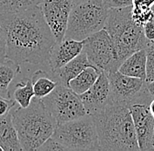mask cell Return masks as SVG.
Masks as SVG:
<instances>
[{
    "mask_svg": "<svg viewBox=\"0 0 154 151\" xmlns=\"http://www.w3.org/2000/svg\"><path fill=\"white\" fill-rule=\"evenodd\" d=\"M11 119L22 150H37L53 135L57 122L48 112L42 100L33 97L27 107L11 109Z\"/></svg>",
    "mask_w": 154,
    "mask_h": 151,
    "instance_id": "obj_3",
    "label": "cell"
},
{
    "mask_svg": "<svg viewBox=\"0 0 154 151\" xmlns=\"http://www.w3.org/2000/svg\"><path fill=\"white\" fill-rule=\"evenodd\" d=\"M91 65L92 64L88 61L85 52L82 51L78 56L52 74L59 83L68 86V83L72 79L78 75L87 66Z\"/></svg>",
    "mask_w": 154,
    "mask_h": 151,
    "instance_id": "obj_15",
    "label": "cell"
},
{
    "mask_svg": "<svg viewBox=\"0 0 154 151\" xmlns=\"http://www.w3.org/2000/svg\"><path fill=\"white\" fill-rule=\"evenodd\" d=\"M130 110L134 123L139 149L142 151L153 150L154 117L150 111L149 104H133L130 106Z\"/></svg>",
    "mask_w": 154,
    "mask_h": 151,
    "instance_id": "obj_11",
    "label": "cell"
},
{
    "mask_svg": "<svg viewBox=\"0 0 154 151\" xmlns=\"http://www.w3.org/2000/svg\"><path fill=\"white\" fill-rule=\"evenodd\" d=\"M149 108H150V111L152 114V116L154 117V98L152 99V101H151V103L149 104Z\"/></svg>",
    "mask_w": 154,
    "mask_h": 151,
    "instance_id": "obj_31",
    "label": "cell"
},
{
    "mask_svg": "<svg viewBox=\"0 0 154 151\" xmlns=\"http://www.w3.org/2000/svg\"><path fill=\"white\" fill-rule=\"evenodd\" d=\"M6 52H7V46H6V38L5 31L0 25V63L5 61L6 59Z\"/></svg>",
    "mask_w": 154,
    "mask_h": 151,
    "instance_id": "obj_28",
    "label": "cell"
},
{
    "mask_svg": "<svg viewBox=\"0 0 154 151\" xmlns=\"http://www.w3.org/2000/svg\"><path fill=\"white\" fill-rule=\"evenodd\" d=\"M152 11H154V5H152Z\"/></svg>",
    "mask_w": 154,
    "mask_h": 151,
    "instance_id": "obj_35",
    "label": "cell"
},
{
    "mask_svg": "<svg viewBox=\"0 0 154 151\" xmlns=\"http://www.w3.org/2000/svg\"><path fill=\"white\" fill-rule=\"evenodd\" d=\"M19 66L9 59L0 63V95L9 98V86L20 71Z\"/></svg>",
    "mask_w": 154,
    "mask_h": 151,
    "instance_id": "obj_19",
    "label": "cell"
},
{
    "mask_svg": "<svg viewBox=\"0 0 154 151\" xmlns=\"http://www.w3.org/2000/svg\"><path fill=\"white\" fill-rule=\"evenodd\" d=\"M0 151H4V149H3V148L1 147V145H0Z\"/></svg>",
    "mask_w": 154,
    "mask_h": 151,
    "instance_id": "obj_34",
    "label": "cell"
},
{
    "mask_svg": "<svg viewBox=\"0 0 154 151\" xmlns=\"http://www.w3.org/2000/svg\"><path fill=\"white\" fill-rule=\"evenodd\" d=\"M101 71L102 70L93 65L87 66L84 70L69 81L68 87H70L78 95L84 94L94 85L101 74Z\"/></svg>",
    "mask_w": 154,
    "mask_h": 151,
    "instance_id": "obj_17",
    "label": "cell"
},
{
    "mask_svg": "<svg viewBox=\"0 0 154 151\" xmlns=\"http://www.w3.org/2000/svg\"><path fill=\"white\" fill-rule=\"evenodd\" d=\"M90 116L96 123L101 150H140L129 107L109 101Z\"/></svg>",
    "mask_w": 154,
    "mask_h": 151,
    "instance_id": "obj_2",
    "label": "cell"
},
{
    "mask_svg": "<svg viewBox=\"0 0 154 151\" xmlns=\"http://www.w3.org/2000/svg\"><path fill=\"white\" fill-rule=\"evenodd\" d=\"M32 81L34 96L39 99L50 95L59 83L50 71L47 72L45 70L36 71L32 74Z\"/></svg>",
    "mask_w": 154,
    "mask_h": 151,
    "instance_id": "obj_18",
    "label": "cell"
},
{
    "mask_svg": "<svg viewBox=\"0 0 154 151\" xmlns=\"http://www.w3.org/2000/svg\"><path fill=\"white\" fill-rule=\"evenodd\" d=\"M52 136L67 150H101L96 123L88 114L57 124Z\"/></svg>",
    "mask_w": 154,
    "mask_h": 151,
    "instance_id": "obj_6",
    "label": "cell"
},
{
    "mask_svg": "<svg viewBox=\"0 0 154 151\" xmlns=\"http://www.w3.org/2000/svg\"><path fill=\"white\" fill-rule=\"evenodd\" d=\"M83 51L88 61L106 73L118 70L116 52L112 40L105 29H102L84 39Z\"/></svg>",
    "mask_w": 154,
    "mask_h": 151,
    "instance_id": "obj_9",
    "label": "cell"
},
{
    "mask_svg": "<svg viewBox=\"0 0 154 151\" xmlns=\"http://www.w3.org/2000/svg\"><path fill=\"white\" fill-rule=\"evenodd\" d=\"M153 13L152 8L131 5V17L135 23L139 26H144Z\"/></svg>",
    "mask_w": 154,
    "mask_h": 151,
    "instance_id": "obj_22",
    "label": "cell"
},
{
    "mask_svg": "<svg viewBox=\"0 0 154 151\" xmlns=\"http://www.w3.org/2000/svg\"><path fill=\"white\" fill-rule=\"evenodd\" d=\"M104 29L112 40L118 66L132 53L152 44L145 38L143 27L133 21L131 6L108 9Z\"/></svg>",
    "mask_w": 154,
    "mask_h": 151,
    "instance_id": "obj_4",
    "label": "cell"
},
{
    "mask_svg": "<svg viewBox=\"0 0 154 151\" xmlns=\"http://www.w3.org/2000/svg\"><path fill=\"white\" fill-rule=\"evenodd\" d=\"M84 1H87V0H72L73 5H77V4L82 3V2H84Z\"/></svg>",
    "mask_w": 154,
    "mask_h": 151,
    "instance_id": "obj_32",
    "label": "cell"
},
{
    "mask_svg": "<svg viewBox=\"0 0 154 151\" xmlns=\"http://www.w3.org/2000/svg\"><path fill=\"white\" fill-rule=\"evenodd\" d=\"M147 52L142 49L126 58L118 67L121 74L125 75L146 80Z\"/></svg>",
    "mask_w": 154,
    "mask_h": 151,
    "instance_id": "obj_14",
    "label": "cell"
},
{
    "mask_svg": "<svg viewBox=\"0 0 154 151\" xmlns=\"http://www.w3.org/2000/svg\"><path fill=\"white\" fill-rule=\"evenodd\" d=\"M0 145L4 150H22L18 134L11 119V111L0 117Z\"/></svg>",
    "mask_w": 154,
    "mask_h": 151,
    "instance_id": "obj_16",
    "label": "cell"
},
{
    "mask_svg": "<svg viewBox=\"0 0 154 151\" xmlns=\"http://www.w3.org/2000/svg\"><path fill=\"white\" fill-rule=\"evenodd\" d=\"M146 86L150 95H152V98H154V79L151 81H146Z\"/></svg>",
    "mask_w": 154,
    "mask_h": 151,
    "instance_id": "obj_30",
    "label": "cell"
},
{
    "mask_svg": "<svg viewBox=\"0 0 154 151\" xmlns=\"http://www.w3.org/2000/svg\"><path fill=\"white\" fill-rule=\"evenodd\" d=\"M83 47L84 40L64 38L60 42H55L51 49L48 59L49 71L54 73L65 66L83 51Z\"/></svg>",
    "mask_w": 154,
    "mask_h": 151,
    "instance_id": "obj_13",
    "label": "cell"
},
{
    "mask_svg": "<svg viewBox=\"0 0 154 151\" xmlns=\"http://www.w3.org/2000/svg\"><path fill=\"white\" fill-rule=\"evenodd\" d=\"M73 5L72 0H42L38 5L56 42L61 41L65 37Z\"/></svg>",
    "mask_w": 154,
    "mask_h": 151,
    "instance_id": "obj_10",
    "label": "cell"
},
{
    "mask_svg": "<svg viewBox=\"0 0 154 151\" xmlns=\"http://www.w3.org/2000/svg\"><path fill=\"white\" fill-rule=\"evenodd\" d=\"M42 0H0V15L23 11L40 5Z\"/></svg>",
    "mask_w": 154,
    "mask_h": 151,
    "instance_id": "obj_21",
    "label": "cell"
},
{
    "mask_svg": "<svg viewBox=\"0 0 154 151\" xmlns=\"http://www.w3.org/2000/svg\"><path fill=\"white\" fill-rule=\"evenodd\" d=\"M104 5L109 8H123L132 5V0H103Z\"/></svg>",
    "mask_w": 154,
    "mask_h": 151,
    "instance_id": "obj_27",
    "label": "cell"
},
{
    "mask_svg": "<svg viewBox=\"0 0 154 151\" xmlns=\"http://www.w3.org/2000/svg\"><path fill=\"white\" fill-rule=\"evenodd\" d=\"M37 150L39 151H64L67 150L66 148L55 140L53 136L49 137L41 146H39Z\"/></svg>",
    "mask_w": 154,
    "mask_h": 151,
    "instance_id": "obj_24",
    "label": "cell"
},
{
    "mask_svg": "<svg viewBox=\"0 0 154 151\" xmlns=\"http://www.w3.org/2000/svg\"><path fill=\"white\" fill-rule=\"evenodd\" d=\"M6 38V59L16 64L48 63L56 40L39 6L0 15Z\"/></svg>",
    "mask_w": 154,
    "mask_h": 151,
    "instance_id": "obj_1",
    "label": "cell"
},
{
    "mask_svg": "<svg viewBox=\"0 0 154 151\" xmlns=\"http://www.w3.org/2000/svg\"><path fill=\"white\" fill-rule=\"evenodd\" d=\"M41 100L57 124L67 122L88 114L80 96L70 87L60 83H58L50 95Z\"/></svg>",
    "mask_w": 154,
    "mask_h": 151,
    "instance_id": "obj_8",
    "label": "cell"
},
{
    "mask_svg": "<svg viewBox=\"0 0 154 151\" xmlns=\"http://www.w3.org/2000/svg\"><path fill=\"white\" fill-rule=\"evenodd\" d=\"M143 29L145 38L152 43H154V11L152 17L144 24Z\"/></svg>",
    "mask_w": 154,
    "mask_h": 151,
    "instance_id": "obj_26",
    "label": "cell"
},
{
    "mask_svg": "<svg viewBox=\"0 0 154 151\" xmlns=\"http://www.w3.org/2000/svg\"><path fill=\"white\" fill-rule=\"evenodd\" d=\"M16 104V101L13 99L6 98L0 95V117L7 115Z\"/></svg>",
    "mask_w": 154,
    "mask_h": 151,
    "instance_id": "obj_25",
    "label": "cell"
},
{
    "mask_svg": "<svg viewBox=\"0 0 154 151\" xmlns=\"http://www.w3.org/2000/svg\"><path fill=\"white\" fill-rule=\"evenodd\" d=\"M79 96L88 115H92L105 107L110 101V88L107 73L101 71L94 85Z\"/></svg>",
    "mask_w": 154,
    "mask_h": 151,
    "instance_id": "obj_12",
    "label": "cell"
},
{
    "mask_svg": "<svg viewBox=\"0 0 154 151\" xmlns=\"http://www.w3.org/2000/svg\"><path fill=\"white\" fill-rule=\"evenodd\" d=\"M107 74L109 81L110 101L130 107L133 104H150L152 101L145 80L125 75L119 71Z\"/></svg>",
    "mask_w": 154,
    "mask_h": 151,
    "instance_id": "obj_7",
    "label": "cell"
},
{
    "mask_svg": "<svg viewBox=\"0 0 154 151\" xmlns=\"http://www.w3.org/2000/svg\"><path fill=\"white\" fill-rule=\"evenodd\" d=\"M108 8L104 5L103 0H87L74 5L64 38L84 40L104 28Z\"/></svg>",
    "mask_w": 154,
    "mask_h": 151,
    "instance_id": "obj_5",
    "label": "cell"
},
{
    "mask_svg": "<svg viewBox=\"0 0 154 151\" xmlns=\"http://www.w3.org/2000/svg\"><path fill=\"white\" fill-rule=\"evenodd\" d=\"M152 149L154 150V131H153V136H152Z\"/></svg>",
    "mask_w": 154,
    "mask_h": 151,
    "instance_id": "obj_33",
    "label": "cell"
},
{
    "mask_svg": "<svg viewBox=\"0 0 154 151\" xmlns=\"http://www.w3.org/2000/svg\"><path fill=\"white\" fill-rule=\"evenodd\" d=\"M12 99L20 107H27L34 97L32 79L25 78L15 86L12 91Z\"/></svg>",
    "mask_w": 154,
    "mask_h": 151,
    "instance_id": "obj_20",
    "label": "cell"
},
{
    "mask_svg": "<svg viewBox=\"0 0 154 151\" xmlns=\"http://www.w3.org/2000/svg\"><path fill=\"white\" fill-rule=\"evenodd\" d=\"M153 5L154 0H132V5L152 8Z\"/></svg>",
    "mask_w": 154,
    "mask_h": 151,
    "instance_id": "obj_29",
    "label": "cell"
},
{
    "mask_svg": "<svg viewBox=\"0 0 154 151\" xmlns=\"http://www.w3.org/2000/svg\"><path fill=\"white\" fill-rule=\"evenodd\" d=\"M147 65H146V81H151L154 79V43L146 48Z\"/></svg>",
    "mask_w": 154,
    "mask_h": 151,
    "instance_id": "obj_23",
    "label": "cell"
}]
</instances>
